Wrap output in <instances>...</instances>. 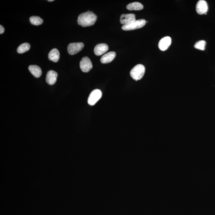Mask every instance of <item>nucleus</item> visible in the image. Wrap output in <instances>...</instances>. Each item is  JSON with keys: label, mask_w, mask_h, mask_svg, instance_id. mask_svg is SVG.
Segmentation results:
<instances>
[{"label": "nucleus", "mask_w": 215, "mask_h": 215, "mask_svg": "<svg viewBox=\"0 0 215 215\" xmlns=\"http://www.w3.org/2000/svg\"><path fill=\"white\" fill-rule=\"evenodd\" d=\"M53 0H49V1H48L49 2H53Z\"/></svg>", "instance_id": "aec40b11"}, {"label": "nucleus", "mask_w": 215, "mask_h": 215, "mask_svg": "<svg viewBox=\"0 0 215 215\" xmlns=\"http://www.w3.org/2000/svg\"><path fill=\"white\" fill-rule=\"evenodd\" d=\"M102 96L101 90L95 89L90 94L88 99V103L90 105L93 106L101 98Z\"/></svg>", "instance_id": "20e7f679"}, {"label": "nucleus", "mask_w": 215, "mask_h": 215, "mask_svg": "<svg viewBox=\"0 0 215 215\" xmlns=\"http://www.w3.org/2000/svg\"><path fill=\"white\" fill-rule=\"evenodd\" d=\"M146 20L144 19L135 20L122 27V29L125 31L134 30L142 28L146 25Z\"/></svg>", "instance_id": "f03ea898"}, {"label": "nucleus", "mask_w": 215, "mask_h": 215, "mask_svg": "<svg viewBox=\"0 0 215 215\" xmlns=\"http://www.w3.org/2000/svg\"><path fill=\"white\" fill-rule=\"evenodd\" d=\"M145 72V67L142 64H138L136 65L132 69L130 74L132 78L137 81L143 78Z\"/></svg>", "instance_id": "7ed1b4c3"}, {"label": "nucleus", "mask_w": 215, "mask_h": 215, "mask_svg": "<svg viewBox=\"0 0 215 215\" xmlns=\"http://www.w3.org/2000/svg\"><path fill=\"white\" fill-rule=\"evenodd\" d=\"M136 20V16L134 14H122L120 17V22L123 25L132 22Z\"/></svg>", "instance_id": "9b49d317"}, {"label": "nucleus", "mask_w": 215, "mask_h": 215, "mask_svg": "<svg viewBox=\"0 0 215 215\" xmlns=\"http://www.w3.org/2000/svg\"><path fill=\"white\" fill-rule=\"evenodd\" d=\"M30 21L32 24L36 26L40 25L43 23V20L37 16H32L30 17Z\"/></svg>", "instance_id": "f3484780"}, {"label": "nucleus", "mask_w": 215, "mask_h": 215, "mask_svg": "<svg viewBox=\"0 0 215 215\" xmlns=\"http://www.w3.org/2000/svg\"><path fill=\"white\" fill-rule=\"evenodd\" d=\"M97 20V16L92 11H88L82 13L78 17V22L79 25L83 27L93 25Z\"/></svg>", "instance_id": "f257e3e1"}, {"label": "nucleus", "mask_w": 215, "mask_h": 215, "mask_svg": "<svg viewBox=\"0 0 215 215\" xmlns=\"http://www.w3.org/2000/svg\"><path fill=\"white\" fill-rule=\"evenodd\" d=\"M84 47V44L81 42L70 43L68 47V53L70 55H75L82 50Z\"/></svg>", "instance_id": "39448f33"}, {"label": "nucleus", "mask_w": 215, "mask_h": 215, "mask_svg": "<svg viewBox=\"0 0 215 215\" xmlns=\"http://www.w3.org/2000/svg\"><path fill=\"white\" fill-rule=\"evenodd\" d=\"M48 58L49 60L54 62H58L60 58V53L58 50L56 48L52 49L49 53Z\"/></svg>", "instance_id": "ddd939ff"}, {"label": "nucleus", "mask_w": 215, "mask_h": 215, "mask_svg": "<svg viewBox=\"0 0 215 215\" xmlns=\"http://www.w3.org/2000/svg\"><path fill=\"white\" fill-rule=\"evenodd\" d=\"M206 42L204 40H200L197 42L194 45V47L196 49H200V50H204L205 48Z\"/></svg>", "instance_id": "a211bd4d"}, {"label": "nucleus", "mask_w": 215, "mask_h": 215, "mask_svg": "<svg viewBox=\"0 0 215 215\" xmlns=\"http://www.w3.org/2000/svg\"><path fill=\"white\" fill-rule=\"evenodd\" d=\"M126 8L130 11H139L143 9V6L140 2H133L128 4Z\"/></svg>", "instance_id": "2eb2a0df"}, {"label": "nucleus", "mask_w": 215, "mask_h": 215, "mask_svg": "<svg viewBox=\"0 0 215 215\" xmlns=\"http://www.w3.org/2000/svg\"><path fill=\"white\" fill-rule=\"evenodd\" d=\"M171 43V39L169 36L163 38L160 41L159 43V48L161 50L164 51L167 50L170 46Z\"/></svg>", "instance_id": "6e6552de"}, {"label": "nucleus", "mask_w": 215, "mask_h": 215, "mask_svg": "<svg viewBox=\"0 0 215 215\" xmlns=\"http://www.w3.org/2000/svg\"><path fill=\"white\" fill-rule=\"evenodd\" d=\"M80 67L82 72H89L92 68V62L89 58L87 57L82 58L80 63Z\"/></svg>", "instance_id": "423d86ee"}, {"label": "nucleus", "mask_w": 215, "mask_h": 215, "mask_svg": "<svg viewBox=\"0 0 215 215\" xmlns=\"http://www.w3.org/2000/svg\"><path fill=\"white\" fill-rule=\"evenodd\" d=\"M5 32V28L2 26L0 25V34H2Z\"/></svg>", "instance_id": "6ab92c4d"}, {"label": "nucleus", "mask_w": 215, "mask_h": 215, "mask_svg": "<svg viewBox=\"0 0 215 215\" xmlns=\"http://www.w3.org/2000/svg\"><path fill=\"white\" fill-rule=\"evenodd\" d=\"M208 10V6L207 2L204 0L198 1L196 6V11L199 14H203L207 12Z\"/></svg>", "instance_id": "0eeeda50"}, {"label": "nucleus", "mask_w": 215, "mask_h": 215, "mask_svg": "<svg viewBox=\"0 0 215 215\" xmlns=\"http://www.w3.org/2000/svg\"><path fill=\"white\" fill-rule=\"evenodd\" d=\"M108 47L105 43H100L95 46L94 48V53L97 56H101L108 50Z\"/></svg>", "instance_id": "9d476101"}, {"label": "nucleus", "mask_w": 215, "mask_h": 215, "mask_svg": "<svg viewBox=\"0 0 215 215\" xmlns=\"http://www.w3.org/2000/svg\"><path fill=\"white\" fill-rule=\"evenodd\" d=\"M29 70L35 77L39 78L41 76L42 71L39 66L36 65H31L29 66Z\"/></svg>", "instance_id": "4468645a"}, {"label": "nucleus", "mask_w": 215, "mask_h": 215, "mask_svg": "<svg viewBox=\"0 0 215 215\" xmlns=\"http://www.w3.org/2000/svg\"><path fill=\"white\" fill-rule=\"evenodd\" d=\"M58 76L57 72L53 70L48 72L46 77V81L49 85H53L56 83Z\"/></svg>", "instance_id": "1a4fd4ad"}, {"label": "nucleus", "mask_w": 215, "mask_h": 215, "mask_svg": "<svg viewBox=\"0 0 215 215\" xmlns=\"http://www.w3.org/2000/svg\"><path fill=\"white\" fill-rule=\"evenodd\" d=\"M30 48L29 43H24L20 45L17 48V52L19 53H23L25 52L28 51Z\"/></svg>", "instance_id": "dca6fc26"}, {"label": "nucleus", "mask_w": 215, "mask_h": 215, "mask_svg": "<svg viewBox=\"0 0 215 215\" xmlns=\"http://www.w3.org/2000/svg\"><path fill=\"white\" fill-rule=\"evenodd\" d=\"M116 55L115 52H109L106 53L102 57L101 59V62L104 64L109 63L114 60Z\"/></svg>", "instance_id": "f8f14e48"}]
</instances>
